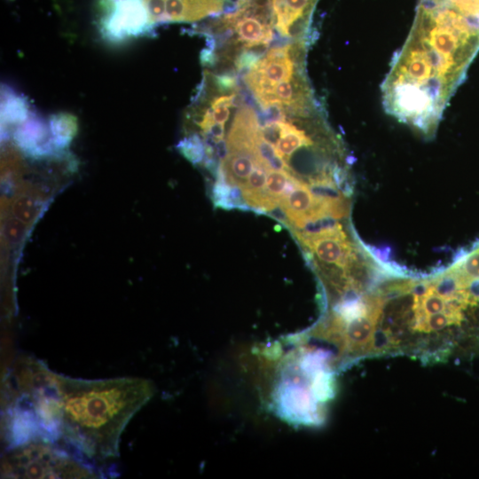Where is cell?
<instances>
[{
  "instance_id": "cell-1",
  "label": "cell",
  "mask_w": 479,
  "mask_h": 479,
  "mask_svg": "<svg viewBox=\"0 0 479 479\" xmlns=\"http://www.w3.org/2000/svg\"><path fill=\"white\" fill-rule=\"evenodd\" d=\"M373 357L425 364L479 356V240L443 268L418 273L389 264L371 290Z\"/></svg>"
},
{
  "instance_id": "cell-2",
  "label": "cell",
  "mask_w": 479,
  "mask_h": 479,
  "mask_svg": "<svg viewBox=\"0 0 479 479\" xmlns=\"http://www.w3.org/2000/svg\"><path fill=\"white\" fill-rule=\"evenodd\" d=\"M59 433L84 454L119 453L121 436L152 398V381L137 377L84 380L59 375Z\"/></svg>"
},
{
  "instance_id": "cell-3",
  "label": "cell",
  "mask_w": 479,
  "mask_h": 479,
  "mask_svg": "<svg viewBox=\"0 0 479 479\" xmlns=\"http://www.w3.org/2000/svg\"><path fill=\"white\" fill-rule=\"evenodd\" d=\"M336 373L330 350L302 342L294 347L279 365L271 394L276 413L295 425L322 423L334 396Z\"/></svg>"
},
{
  "instance_id": "cell-4",
  "label": "cell",
  "mask_w": 479,
  "mask_h": 479,
  "mask_svg": "<svg viewBox=\"0 0 479 479\" xmlns=\"http://www.w3.org/2000/svg\"><path fill=\"white\" fill-rule=\"evenodd\" d=\"M2 475L9 478H91L95 474L43 443H26L3 459Z\"/></svg>"
},
{
  "instance_id": "cell-5",
  "label": "cell",
  "mask_w": 479,
  "mask_h": 479,
  "mask_svg": "<svg viewBox=\"0 0 479 479\" xmlns=\"http://www.w3.org/2000/svg\"><path fill=\"white\" fill-rule=\"evenodd\" d=\"M291 50L290 45L271 48L249 68L245 82L256 100L271 92L278 83L295 76Z\"/></svg>"
},
{
  "instance_id": "cell-6",
  "label": "cell",
  "mask_w": 479,
  "mask_h": 479,
  "mask_svg": "<svg viewBox=\"0 0 479 479\" xmlns=\"http://www.w3.org/2000/svg\"><path fill=\"white\" fill-rule=\"evenodd\" d=\"M227 0H148L158 20L192 21L222 13Z\"/></svg>"
},
{
  "instance_id": "cell-7",
  "label": "cell",
  "mask_w": 479,
  "mask_h": 479,
  "mask_svg": "<svg viewBox=\"0 0 479 479\" xmlns=\"http://www.w3.org/2000/svg\"><path fill=\"white\" fill-rule=\"evenodd\" d=\"M276 29L294 38L304 35L318 0H270Z\"/></svg>"
},
{
  "instance_id": "cell-8",
  "label": "cell",
  "mask_w": 479,
  "mask_h": 479,
  "mask_svg": "<svg viewBox=\"0 0 479 479\" xmlns=\"http://www.w3.org/2000/svg\"><path fill=\"white\" fill-rule=\"evenodd\" d=\"M260 126L255 111L249 106L241 107L234 117L227 137L228 152H246L254 155Z\"/></svg>"
},
{
  "instance_id": "cell-9",
  "label": "cell",
  "mask_w": 479,
  "mask_h": 479,
  "mask_svg": "<svg viewBox=\"0 0 479 479\" xmlns=\"http://www.w3.org/2000/svg\"><path fill=\"white\" fill-rule=\"evenodd\" d=\"M257 161L252 153L246 152L228 153L221 161L220 169L224 179L231 185L243 187Z\"/></svg>"
},
{
  "instance_id": "cell-10",
  "label": "cell",
  "mask_w": 479,
  "mask_h": 479,
  "mask_svg": "<svg viewBox=\"0 0 479 479\" xmlns=\"http://www.w3.org/2000/svg\"><path fill=\"white\" fill-rule=\"evenodd\" d=\"M216 177L217 181L212 190V200L216 207L227 210H252L245 201L240 187L229 184L221 170Z\"/></svg>"
},
{
  "instance_id": "cell-11",
  "label": "cell",
  "mask_w": 479,
  "mask_h": 479,
  "mask_svg": "<svg viewBox=\"0 0 479 479\" xmlns=\"http://www.w3.org/2000/svg\"><path fill=\"white\" fill-rule=\"evenodd\" d=\"M313 144L314 141L304 130L284 121L283 133L275 148L278 153L287 161L293 153Z\"/></svg>"
},
{
  "instance_id": "cell-12",
  "label": "cell",
  "mask_w": 479,
  "mask_h": 479,
  "mask_svg": "<svg viewBox=\"0 0 479 479\" xmlns=\"http://www.w3.org/2000/svg\"><path fill=\"white\" fill-rule=\"evenodd\" d=\"M294 175L287 170H268L265 192L273 200L279 202L287 194Z\"/></svg>"
},
{
  "instance_id": "cell-13",
  "label": "cell",
  "mask_w": 479,
  "mask_h": 479,
  "mask_svg": "<svg viewBox=\"0 0 479 479\" xmlns=\"http://www.w3.org/2000/svg\"><path fill=\"white\" fill-rule=\"evenodd\" d=\"M236 94L223 95L211 102V114L215 122L224 124L230 116V107L232 106Z\"/></svg>"
},
{
  "instance_id": "cell-14",
  "label": "cell",
  "mask_w": 479,
  "mask_h": 479,
  "mask_svg": "<svg viewBox=\"0 0 479 479\" xmlns=\"http://www.w3.org/2000/svg\"><path fill=\"white\" fill-rule=\"evenodd\" d=\"M39 210V204L30 197H22L13 205V212L17 218L24 223L34 219Z\"/></svg>"
},
{
  "instance_id": "cell-15",
  "label": "cell",
  "mask_w": 479,
  "mask_h": 479,
  "mask_svg": "<svg viewBox=\"0 0 479 479\" xmlns=\"http://www.w3.org/2000/svg\"><path fill=\"white\" fill-rule=\"evenodd\" d=\"M180 148L182 153L192 162L198 163L203 160V143L197 136L183 140Z\"/></svg>"
},
{
  "instance_id": "cell-16",
  "label": "cell",
  "mask_w": 479,
  "mask_h": 479,
  "mask_svg": "<svg viewBox=\"0 0 479 479\" xmlns=\"http://www.w3.org/2000/svg\"><path fill=\"white\" fill-rule=\"evenodd\" d=\"M26 225L19 218L9 219L4 226L5 239L11 243L19 242L25 233Z\"/></svg>"
},
{
  "instance_id": "cell-17",
  "label": "cell",
  "mask_w": 479,
  "mask_h": 479,
  "mask_svg": "<svg viewBox=\"0 0 479 479\" xmlns=\"http://www.w3.org/2000/svg\"><path fill=\"white\" fill-rule=\"evenodd\" d=\"M217 86L221 90H232L235 84V79L228 75L216 76Z\"/></svg>"
},
{
  "instance_id": "cell-18",
  "label": "cell",
  "mask_w": 479,
  "mask_h": 479,
  "mask_svg": "<svg viewBox=\"0 0 479 479\" xmlns=\"http://www.w3.org/2000/svg\"><path fill=\"white\" fill-rule=\"evenodd\" d=\"M208 135H210L216 142L221 139H224V124L215 122L213 123L208 130Z\"/></svg>"
}]
</instances>
